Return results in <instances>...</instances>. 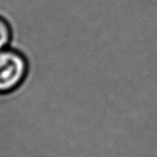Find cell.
Listing matches in <instances>:
<instances>
[{
    "label": "cell",
    "mask_w": 157,
    "mask_h": 157,
    "mask_svg": "<svg viewBox=\"0 0 157 157\" xmlns=\"http://www.w3.org/2000/svg\"><path fill=\"white\" fill-rule=\"evenodd\" d=\"M29 69L28 58L19 49L0 50V94L17 90L28 78Z\"/></svg>",
    "instance_id": "cell-1"
},
{
    "label": "cell",
    "mask_w": 157,
    "mask_h": 157,
    "mask_svg": "<svg viewBox=\"0 0 157 157\" xmlns=\"http://www.w3.org/2000/svg\"><path fill=\"white\" fill-rule=\"evenodd\" d=\"M13 41V28L5 16L0 14V50L6 49Z\"/></svg>",
    "instance_id": "cell-2"
}]
</instances>
